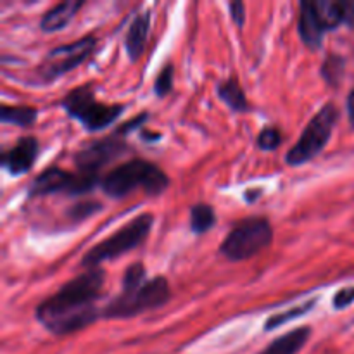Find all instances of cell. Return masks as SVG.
Wrapping results in <instances>:
<instances>
[{
    "mask_svg": "<svg viewBox=\"0 0 354 354\" xmlns=\"http://www.w3.org/2000/svg\"><path fill=\"white\" fill-rule=\"evenodd\" d=\"M311 337V327H299L270 342L259 354H297Z\"/></svg>",
    "mask_w": 354,
    "mask_h": 354,
    "instance_id": "cell-15",
    "label": "cell"
},
{
    "mask_svg": "<svg viewBox=\"0 0 354 354\" xmlns=\"http://www.w3.org/2000/svg\"><path fill=\"white\" fill-rule=\"evenodd\" d=\"M168 185V175L154 162L145 159H130L116 166L100 182L104 192L114 199H121L135 189L144 190L147 196H161Z\"/></svg>",
    "mask_w": 354,
    "mask_h": 354,
    "instance_id": "cell-3",
    "label": "cell"
},
{
    "mask_svg": "<svg viewBox=\"0 0 354 354\" xmlns=\"http://www.w3.org/2000/svg\"><path fill=\"white\" fill-rule=\"evenodd\" d=\"M273 242V228L263 216H251L239 221L225 241L221 242L220 252L230 261H244L265 251Z\"/></svg>",
    "mask_w": 354,
    "mask_h": 354,
    "instance_id": "cell-6",
    "label": "cell"
},
{
    "mask_svg": "<svg viewBox=\"0 0 354 354\" xmlns=\"http://www.w3.org/2000/svg\"><path fill=\"white\" fill-rule=\"evenodd\" d=\"M102 270H86L38 304L37 320L54 335L75 334L88 327L99 317L95 301L102 294Z\"/></svg>",
    "mask_w": 354,
    "mask_h": 354,
    "instance_id": "cell-1",
    "label": "cell"
},
{
    "mask_svg": "<svg viewBox=\"0 0 354 354\" xmlns=\"http://www.w3.org/2000/svg\"><path fill=\"white\" fill-rule=\"evenodd\" d=\"M317 3V9L320 12L322 21L325 28L335 30L339 24L346 23V3L344 2H330V0H320Z\"/></svg>",
    "mask_w": 354,
    "mask_h": 354,
    "instance_id": "cell-19",
    "label": "cell"
},
{
    "mask_svg": "<svg viewBox=\"0 0 354 354\" xmlns=\"http://www.w3.org/2000/svg\"><path fill=\"white\" fill-rule=\"evenodd\" d=\"M149 28H151V10L137 14L131 21L127 37H124V50H127L131 62L138 61L144 54V48L147 45Z\"/></svg>",
    "mask_w": 354,
    "mask_h": 354,
    "instance_id": "cell-13",
    "label": "cell"
},
{
    "mask_svg": "<svg viewBox=\"0 0 354 354\" xmlns=\"http://www.w3.org/2000/svg\"><path fill=\"white\" fill-rule=\"evenodd\" d=\"M99 183V180L90 178L78 171H68L59 166H50L41 171L28 187V197H41L50 194H68V196H80Z\"/></svg>",
    "mask_w": 354,
    "mask_h": 354,
    "instance_id": "cell-9",
    "label": "cell"
},
{
    "mask_svg": "<svg viewBox=\"0 0 354 354\" xmlns=\"http://www.w3.org/2000/svg\"><path fill=\"white\" fill-rule=\"evenodd\" d=\"M261 196V190H248V192H245V199L248 201H254L256 197H259Z\"/></svg>",
    "mask_w": 354,
    "mask_h": 354,
    "instance_id": "cell-28",
    "label": "cell"
},
{
    "mask_svg": "<svg viewBox=\"0 0 354 354\" xmlns=\"http://www.w3.org/2000/svg\"><path fill=\"white\" fill-rule=\"evenodd\" d=\"M282 144V131L279 127H266L258 135V147L261 151H275Z\"/></svg>",
    "mask_w": 354,
    "mask_h": 354,
    "instance_id": "cell-22",
    "label": "cell"
},
{
    "mask_svg": "<svg viewBox=\"0 0 354 354\" xmlns=\"http://www.w3.org/2000/svg\"><path fill=\"white\" fill-rule=\"evenodd\" d=\"M346 106H348L349 123H351L353 127H354V86L351 88V92H349V95H348V104H346Z\"/></svg>",
    "mask_w": 354,
    "mask_h": 354,
    "instance_id": "cell-27",
    "label": "cell"
},
{
    "mask_svg": "<svg viewBox=\"0 0 354 354\" xmlns=\"http://www.w3.org/2000/svg\"><path fill=\"white\" fill-rule=\"evenodd\" d=\"M354 303V287H344V289L337 290L332 299V304H334V310L341 311L346 310L348 306H351Z\"/></svg>",
    "mask_w": 354,
    "mask_h": 354,
    "instance_id": "cell-25",
    "label": "cell"
},
{
    "mask_svg": "<svg viewBox=\"0 0 354 354\" xmlns=\"http://www.w3.org/2000/svg\"><path fill=\"white\" fill-rule=\"evenodd\" d=\"M40 152V144L35 137H21L9 151L2 154V166L12 176H21L31 169Z\"/></svg>",
    "mask_w": 354,
    "mask_h": 354,
    "instance_id": "cell-11",
    "label": "cell"
},
{
    "mask_svg": "<svg viewBox=\"0 0 354 354\" xmlns=\"http://www.w3.org/2000/svg\"><path fill=\"white\" fill-rule=\"evenodd\" d=\"M38 118V111L31 106H7L3 104L0 107V121L7 124H16V127L28 128L33 127Z\"/></svg>",
    "mask_w": 354,
    "mask_h": 354,
    "instance_id": "cell-17",
    "label": "cell"
},
{
    "mask_svg": "<svg viewBox=\"0 0 354 354\" xmlns=\"http://www.w3.org/2000/svg\"><path fill=\"white\" fill-rule=\"evenodd\" d=\"M216 223V214L209 204H196L190 207V228L196 235L206 234Z\"/></svg>",
    "mask_w": 354,
    "mask_h": 354,
    "instance_id": "cell-18",
    "label": "cell"
},
{
    "mask_svg": "<svg viewBox=\"0 0 354 354\" xmlns=\"http://www.w3.org/2000/svg\"><path fill=\"white\" fill-rule=\"evenodd\" d=\"M154 225V216L151 213H142L128 221L124 227L114 232L111 237L104 239L97 245H93L82 258V266L85 270L99 268L107 259H116L127 252L133 251L137 245L145 241Z\"/></svg>",
    "mask_w": 354,
    "mask_h": 354,
    "instance_id": "cell-4",
    "label": "cell"
},
{
    "mask_svg": "<svg viewBox=\"0 0 354 354\" xmlns=\"http://www.w3.org/2000/svg\"><path fill=\"white\" fill-rule=\"evenodd\" d=\"M216 92L218 97H220L234 113H245V111H249V102L248 99H245V93L235 76L221 82L220 85H218Z\"/></svg>",
    "mask_w": 354,
    "mask_h": 354,
    "instance_id": "cell-16",
    "label": "cell"
},
{
    "mask_svg": "<svg viewBox=\"0 0 354 354\" xmlns=\"http://www.w3.org/2000/svg\"><path fill=\"white\" fill-rule=\"evenodd\" d=\"M95 45L97 40L92 35L80 38V40L73 41V44L59 45V47L52 48L45 55L41 64L38 66L37 73L44 82H54V80L66 75V73L78 68L82 62H85L90 57V54L95 50Z\"/></svg>",
    "mask_w": 354,
    "mask_h": 354,
    "instance_id": "cell-8",
    "label": "cell"
},
{
    "mask_svg": "<svg viewBox=\"0 0 354 354\" xmlns=\"http://www.w3.org/2000/svg\"><path fill=\"white\" fill-rule=\"evenodd\" d=\"M171 299L169 282L162 275L152 280L145 279V268L142 263H133L123 273L121 292L102 310L107 320H123L137 317L145 311L158 310Z\"/></svg>",
    "mask_w": 354,
    "mask_h": 354,
    "instance_id": "cell-2",
    "label": "cell"
},
{
    "mask_svg": "<svg viewBox=\"0 0 354 354\" xmlns=\"http://www.w3.org/2000/svg\"><path fill=\"white\" fill-rule=\"evenodd\" d=\"M339 121V111L335 104L327 102L318 109V113L308 121L306 128L301 133L299 140L290 147L287 152L286 161L289 166H301L304 162H310L317 156L322 154L325 145L328 144L334 131L335 124Z\"/></svg>",
    "mask_w": 354,
    "mask_h": 354,
    "instance_id": "cell-7",
    "label": "cell"
},
{
    "mask_svg": "<svg viewBox=\"0 0 354 354\" xmlns=\"http://www.w3.org/2000/svg\"><path fill=\"white\" fill-rule=\"evenodd\" d=\"M83 0H66V2L57 3L52 9H48L40 19V28L45 33L59 31L76 16L80 9L83 7Z\"/></svg>",
    "mask_w": 354,
    "mask_h": 354,
    "instance_id": "cell-14",
    "label": "cell"
},
{
    "mask_svg": "<svg viewBox=\"0 0 354 354\" xmlns=\"http://www.w3.org/2000/svg\"><path fill=\"white\" fill-rule=\"evenodd\" d=\"M346 59L339 54H328L322 64V78L330 86H339L344 76Z\"/></svg>",
    "mask_w": 354,
    "mask_h": 354,
    "instance_id": "cell-21",
    "label": "cell"
},
{
    "mask_svg": "<svg viewBox=\"0 0 354 354\" xmlns=\"http://www.w3.org/2000/svg\"><path fill=\"white\" fill-rule=\"evenodd\" d=\"M315 303H317V299H310V301H306V303L299 304V306H292L290 310L273 315V317H270L268 322L265 324V330H273V328L282 327V325L289 324V322H292V320H296V318L303 317V315L310 313V311L315 308Z\"/></svg>",
    "mask_w": 354,
    "mask_h": 354,
    "instance_id": "cell-20",
    "label": "cell"
},
{
    "mask_svg": "<svg viewBox=\"0 0 354 354\" xmlns=\"http://www.w3.org/2000/svg\"><path fill=\"white\" fill-rule=\"evenodd\" d=\"M297 31L310 50H318L322 47V40L327 31L324 21H322L320 12L317 9V3L304 0L299 3V21H297Z\"/></svg>",
    "mask_w": 354,
    "mask_h": 354,
    "instance_id": "cell-12",
    "label": "cell"
},
{
    "mask_svg": "<svg viewBox=\"0 0 354 354\" xmlns=\"http://www.w3.org/2000/svg\"><path fill=\"white\" fill-rule=\"evenodd\" d=\"M124 151H127V144L118 137H104L100 140L90 142L75 154L76 171L99 180L100 169L120 158Z\"/></svg>",
    "mask_w": 354,
    "mask_h": 354,
    "instance_id": "cell-10",
    "label": "cell"
},
{
    "mask_svg": "<svg viewBox=\"0 0 354 354\" xmlns=\"http://www.w3.org/2000/svg\"><path fill=\"white\" fill-rule=\"evenodd\" d=\"M62 109L68 116L75 118L88 131H99L113 124L123 113L120 104H104L95 99L92 83L76 86L61 100Z\"/></svg>",
    "mask_w": 354,
    "mask_h": 354,
    "instance_id": "cell-5",
    "label": "cell"
},
{
    "mask_svg": "<svg viewBox=\"0 0 354 354\" xmlns=\"http://www.w3.org/2000/svg\"><path fill=\"white\" fill-rule=\"evenodd\" d=\"M173 88V66L166 64L162 66V69L159 71L158 78L154 83V92L158 97H165L171 92Z\"/></svg>",
    "mask_w": 354,
    "mask_h": 354,
    "instance_id": "cell-23",
    "label": "cell"
},
{
    "mask_svg": "<svg viewBox=\"0 0 354 354\" xmlns=\"http://www.w3.org/2000/svg\"><path fill=\"white\" fill-rule=\"evenodd\" d=\"M99 209H100L99 203L86 201V203H80V204H76V206H73L71 211H69V216H71L75 221H82V220H85V218L92 216V214L97 213Z\"/></svg>",
    "mask_w": 354,
    "mask_h": 354,
    "instance_id": "cell-24",
    "label": "cell"
},
{
    "mask_svg": "<svg viewBox=\"0 0 354 354\" xmlns=\"http://www.w3.org/2000/svg\"><path fill=\"white\" fill-rule=\"evenodd\" d=\"M228 9H230L232 19L237 24L239 28L244 26L245 23V6L244 2H230L228 3Z\"/></svg>",
    "mask_w": 354,
    "mask_h": 354,
    "instance_id": "cell-26",
    "label": "cell"
}]
</instances>
